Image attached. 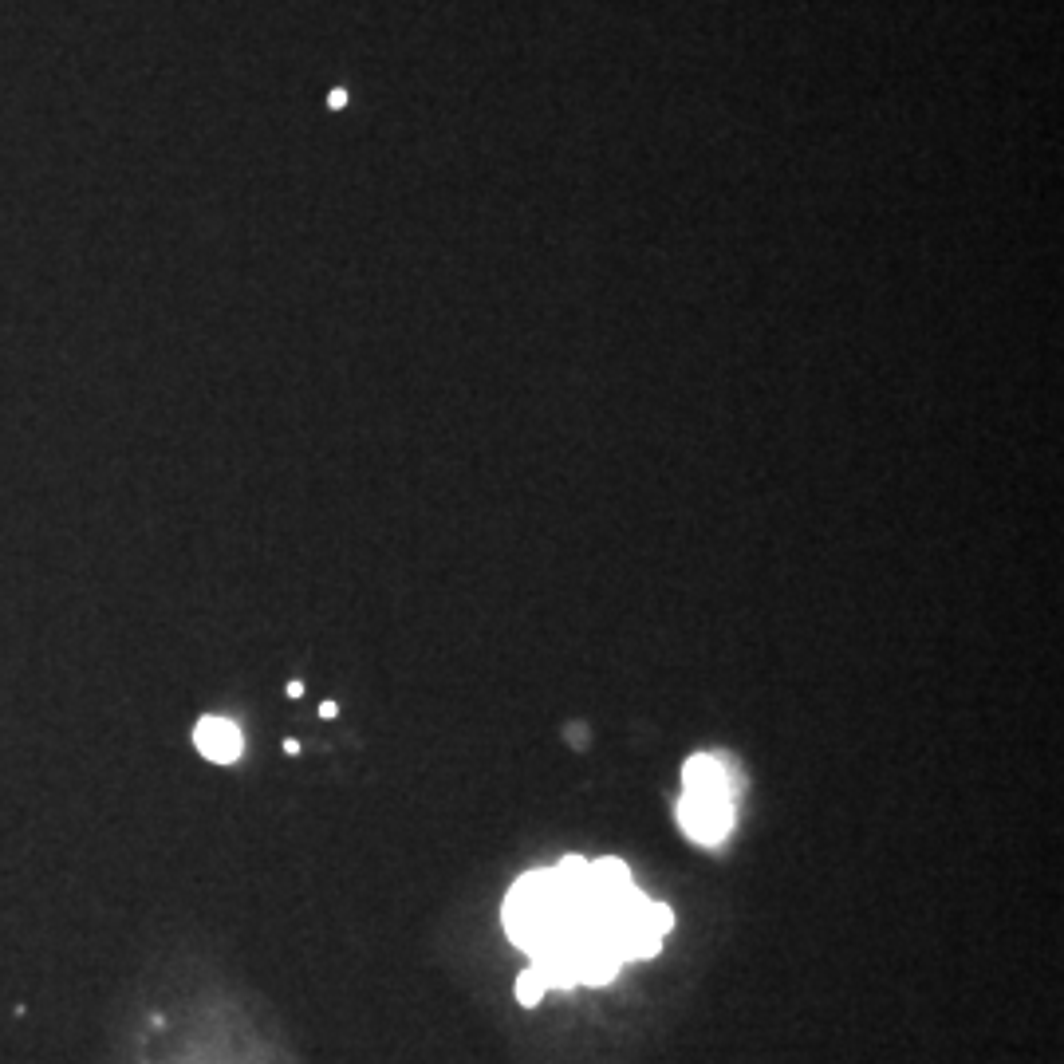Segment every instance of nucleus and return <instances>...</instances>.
Wrapping results in <instances>:
<instances>
[{"label": "nucleus", "mask_w": 1064, "mask_h": 1064, "mask_svg": "<svg viewBox=\"0 0 1064 1064\" xmlns=\"http://www.w3.org/2000/svg\"><path fill=\"white\" fill-rule=\"evenodd\" d=\"M678 824L690 840L714 848L730 836L733 828V785L722 761L698 753L682 769V800H678Z\"/></svg>", "instance_id": "obj_1"}, {"label": "nucleus", "mask_w": 1064, "mask_h": 1064, "mask_svg": "<svg viewBox=\"0 0 1064 1064\" xmlns=\"http://www.w3.org/2000/svg\"><path fill=\"white\" fill-rule=\"evenodd\" d=\"M560 907H564V887L556 871H532L505 899V931L521 950L536 954L548 942V934L556 931Z\"/></svg>", "instance_id": "obj_2"}, {"label": "nucleus", "mask_w": 1064, "mask_h": 1064, "mask_svg": "<svg viewBox=\"0 0 1064 1064\" xmlns=\"http://www.w3.org/2000/svg\"><path fill=\"white\" fill-rule=\"evenodd\" d=\"M194 745L209 761L229 765V761L241 757V730L233 722H225V718H201L198 730H194Z\"/></svg>", "instance_id": "obj_3"}, {"label": "nucleus", "mask_w": 1064, "mask_h": 1064, "mask_svg": "<svg viewBox=\"0 0 1064 1064\" xmlns=\"http://www.w3.org/2000/svg\"><path fill=\"white\" fill-rule=\"evenodd\" d=\"M544 990H548V986H544V978H540L532 966L517 978V998H521V1005H536V1001L544 998Z\"/></svg>", "instance_id": "obj_4"}, {"label": "nucleus", "mask_w": 1064, "mask_h": 1064, "mask_svg": "<svg viewBox=\"0 0 1064 1064\" xmlns=\"http://www.w3.org/2000/svg\"><path fill=\"white\" fill-rule=\"evenodd\" d=\"M335 710H339L335 702H324V706H320V714H324V718H335Z\"/></svg>", "instance_id": "obj_5"}]
</instances>
